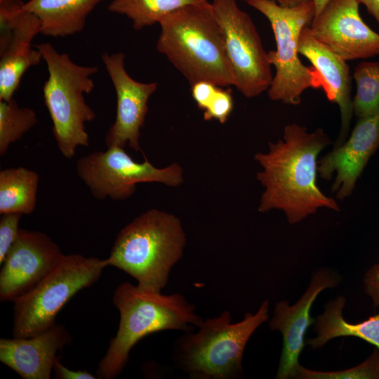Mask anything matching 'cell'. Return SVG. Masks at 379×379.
I'll return each mask as SVG.
<instances>
[{
  "instance_id": "cell-16",
  "label": "cell",
  "mask_w": 379,
  "mask_h": 379,
  "mask_svg": "<svg viewBox=\"0 0 379 379\" xmlns=\"http://www.w3.org/2000/svg\"><path fill=\"white\" fill-rule=\"evenodd\" d=\"M379 147V114L359 119L348 140L323 157L317 173L328 180L336 173L332 192L338 199L350 197L371 157Z\"/></svg>"
},
{
  "instance_id": "cell-3",
  "label": "cell",
  "mask_w": 379,
  "mask_h": 379,
  "mask_svg": "<svg viewBox=\"0 0 379 379\" xmlns=\"http://www.w3.org/2000/svg\"><path fill=\"white\" fill-rule=\"evenodd\" d=\"M112 301L119 312V324L98 364V378L117 377L131 349L147 335L166 330L191 331L203 321L195 312V306L182 295L149 292L128 282L117 287Z\"/></svg>"
},
{
  "instance_id": "cell-27",
  "label": "cell",
  "mask_w": 379,
  "mask_h": 379,
  "mask_svg": "<svg viewBox=\"0 0 379 379\" xmlns=\"http://www.w3.org/2000/svg\"><path fill=\"white\" fill-rule=\"evenodd\" d=\"M0 218V263L15 241L19 230V222L22 215L20 213H8L1 215Z\"/></svg>"
},
{
  "instance_id": "cell-20",
  "label": "cell",
  "mask_w": 379,
  "mask_h": 379,
  "mask_svg": "<svg viewBox=\"0 0 379 379\" xmlns=\"http://www.w3.org/2000/svg\"><path fill=\"white\" fill-rule=\"evenodd\" d=\"M345 303V297L339 295L325 305L324 312L317 317L313 324L316 336L305 340L306 345L316 350L335 338L353 336L379 348V314L361 322L352 324L343 317Z\"/></svg>"
},
{
  "instance_id": "cell-17",
  "label": "cell",
  "mask_w": 379,
  "mask_h": 379,
  "mask_svg": "<svg viewBox=\"0 0 379 379\" xmlns=\"http://www.w3.org/2000/svg\"><path fill=\"white\" fill-rule=\"evenodd\" d=\"M66 328L55 324L28 338L0 339V361L24 379H49L58 352L71 343Z\"/></svg>"
},
{
  "instance_id": "cell-29",
  "label": "cell",
  "mask_w": 379,
  "mask_h": 379,
  "mask_svg": "<svg viewBox=\"0 0 379 379\" xmlns=\"http://www.w3.org/2000/svg\"><path fill=\"white\" fill-rule=\"evenodd\" d=\"M363 282L365 293L372 300L373 307H379V262L366 271Z\"/></svg>"
},
{
  "instance_id": "cell-26",
  "label": "cell",
  "mask_w": 379,
  "mask_h": 379,
  "mask_svg": "<svg viewBox=\"0 0 379 379\" xmlns=\"http://www.w3.org/2000/svg\"><path fill=\"white\" fill-rule=\"evenodd\" d=\"M234 107V100L230 88L218 87L207 107L204 110L205 121L217 120L225 123Z\"/></svg>"
},
{
  "instance_id": "cell-31",
  "label": "cell",
  "mask_w": 379,
  "mask_h": 379,
  "mask_svg": "<svg viewBox=\"0 0 379 379\" xmlns=\"http://www.w3.org/2000/svg\"><path fill=\"white\" fill-rule=\"evenodd\" d=\"M357 1L366 6L369 14L375 19L379 25V0H357Z\"/></svg>"
},
{
  "instance_id": "cell-23",
  "label": "cell",
  "mask_w": 379,
  "mask_h": 379,
  "mask_svg": "<svg viewBox=\"0 0 379 379\" xmlns=\"http://www.w3.org/2000/svg\"><path fill=\"white\" fill-rule=\"evenodd\" d=\"M357 91L353 112L359 119L379 114V61H363L355 67Z\"/></svg>"
},
{
  "instance_id": "cell-9",
  "label": "cell",
  "mask_w": 379,
  "mask_h": 379,
  "mask_svg": "<svg viewBox=\"0 0 379 379\" xmlns=\"http://www.w3.org/2000/svg\"><path fill=\"white\" fill-rule=\"evenodd\" d=\"M76 171L98 200H126L141 182L178 187L184 181L183 169L178 163L161 168L153 166L146 157L139 163L119 146L108 147L105 151H95L79 158Z\"/></svg>"
},
{
  "instance_id": "cell-21",
  "label": "cell",
  "mask_w": 379,
  "mask_h": 379,
  "mask_svg": "<svg viewBox=\"0 0 379 379\" xmlns=\"http://www.w3.org/2000/svg\"><path fill=\"white\" fill-rule=\"evenodd\" d=\"M39 177L24 167L0 171V214L32 213L36 204Z\"/></svg>"
},
{
  "instance_id": "cell-15",
  "label": "cell",
  "mask_w": 379,
  "mask_h": 379,
  "mask_svg": "<svg viewBox=\"0 0 379 379\" xmlns=\"http://www.w3.org/2000/svg\"><path fill=\"white\" fill-rule=\"evenodd\" d=\"M340 280L335 272L320 268L314 272L308 287L295 304L290 305L287 300L276 303L269 327L279 331L283 338L277 379L296 378L299 357L306 345L305 333L315 321L310 316L312 305L321 291L336 287Z\"/></svg>"
},
{
  "instance_id": "cell-33",
  "label": "cell",
  "mask_w": 379,
  "mask_h": 379,
  "mask_svg": "<svg viewBox=\"0 0 379 379\" xmlns=\"http://www.w3.org/2000/svg\"><path fill=\"white\" fill-rule=\"evenodd\" d=\"M277 3L282 6L291 7L298 5L307 0H274Z\"/></svg>"
},
{
  "instance_id": "cell-25",
  "label": "cell",
  "mask_w": 379,
  "mask_h": 379,
  "mask_svg": "<svg viewBox=\"0 0 379 379\" xmlns=\"http://www.w3.org/2000/svg\"><path fill=\"white\" fill-rule=\"evenodd\" d=\"M295 378L300 379H379V348L360 364L335 371H314L298 366Z\"/></svg>"
},
{
  "instance_id": "cell-13",
  "label": "cell",
  "mask_w": 379,
  "mask_h": 379,
  "mask_svg": "<svg viewBox=\"0 0 379 379\" xmlns=\"http://www.w3.org/2000/svg\"><path fill=\"white\" fill-rule=\"evenodd\" d=\"M359 6L357 0H331L310 25L318 41L346 61L379 55V34L364 22Z\"/></svg>"
},
{
  "instance_id": "cell-19",
  "label": "cell",
  "mask_w": 379,
  "mask_h": 379,
  "mask_svg": "<svg viewBox=\"0 0 379 379\" xmlns=\"http://www.w3.org/2000/svg\"><path fill=\"white\" fill-rule=\"evenodd\" d=\"M102 0H29L22 8L35 15L40 34L66 37L83 31L88 15Z\"/></svg>"
},
{
  "instance_id": "cell-30",
  "label": "cell",
  "mask_w": 379,
  "mask_h": 379,
  "mask_svg": "<svg viewBox=\"0 0 379 379\" xmlns=\"http://www.w3.org/2000/svg\"><path fill=\"white\" fill-rule=\"evenodd\" d=\"M55 378L59 379H95L93 374L84 370H72L65 366L59 359L53 366Z\"/></svg>"
},
{
  "instance_id": "cell-1",
  "label": "cell",
  "mask_w": 379,
  "mask_h": 379,
  "mask_svg": "<svg viewBox=\"0 0 379 379\" xmlns=\"http://www.w3.org/2000/svg\"><path fill=\"white\" fill-rule=\"evenodd\" d=\"M331 142L324 131L308 132L296 124L284 127L283 139L269 142L267 153L258 152L255 160L262 170L257 180L264 187L258 211H282L290 224H295L319 208L339 211L335 199L317 185V157Z\"/></svg>"
},
{
  "instance_id": "cell-8",
  "label": "cell",
  "mask_w": 379,
  "mask_h": 379,
  "mask_svg": "<svg viewBox=\"0 0 379 379\" xmlns=\"http://www.w3.org/2000/svg\"><path fill=\"white\" fill-rule=\"evenodd\" d=\"M107 266L106 259L65 254L36 286L13 301V337H31L53 326L63 306L94 284Z\"/></svg>"
},
{
  "instance_id": "cell-24",
  "label": "cell",
  "mask_w": 379,
  "mask_h": 379,
  "mask_svg": "<svg viewBox=\"0 0 379 379\" xmlns=\"http://www.w3.org/2000/svg\"><path fill=\"white\" fill-rule=\"evenodd\" d=\"M37 122L32 109L19 107L13 98L0 100V155L4 156L10 145L20 140Z\"/></svg>"
},
{
  "instance_id": "cell-5",
  "label": "cell",
  "mask_w": 379,
  "mask_h": 379,
  "mask_svg": "<svg viewBox=\"0 0 379 379\" xmlns=\"http://www.w3.org/2000/svg\"><path fill=\"white\" fill-rule=\"evenodd\" d=\"M270 302L264 300L255 313L232 323L230 312L202 321L197 332H185L175 342L174 361L194 379H230L243 371L246 345L255 331L269 316Z\"/></svg>"
},
{
  "instance_id": "cell-28",
  "label": "cell",
  "mask_w": 379,
  "mask_h": 379,
  "mask_svg": "<svg viewBox=\"0 0 379 379\" xmlns=\"http://www.w3.org/2000/svg\"><path fill=\"white\" fill-rule=\"evenodd\" d=\"M218 87L207 81H199L191 86L192 96L200 109L204 111L207 107Z\"/></svg>"
},
{
  "instance_id": "cell-12",
  "label": "cell",
  "mask_w": 379,
  "mask_h": 379,
  "mask_svg": "<svg viewBox=\"0 0 379 379\" xmlns=\"http://www.w3.org/2000/svg\"><path fill=\"white\" fill-rule=\"evenodd\" d=\"M65 254L46 234L20 229L0 272V300L14 301L49 274Z\"/></svg>"
},
{
  "instance_id": "cell-34",
  "label": "cell",
  "mask_w": 379,
  "mask_h": 379,
  "mask_svg": "<svg viewBox=\"0 0 379 379\" xmlns=\"http://www.w3.org/2000/svg\"><path fill=\"white\" fill-rule=\"evenodd\" d=\"M13 1H17V0H0V4H4V3H6V2Z\"/></svg>"
},
{
  "instance_id": "cell-6",
  "label": "cell",
  "mask_w": 379,
  "mask_h": 379,
  "mask_svg": "<svg viewBox=\"0 0 379 379\" xmlns=\"http://www.w3.org/2000/svg\"><path fill=\"white\" fill-rule=\"evenodd\" d=\"M41 52L48 77L43 86L45 105L53 123V135L61 154L72 158L79 147H88L89 137L85 124L96 117L86 102L95 84V66L75 63L65 53H59L49 43L35 46Z\"/></svg>"
},
{
  "instance_id": "cell-14",
  "label": "cell",
  "mask_w": 379,
  "mask_h": 379,
  "mask_svg": "<svg viewBox=\"0 0 379 379\" xmlns=\"http://www.w3.org/2000/svg\"><path fill=\"white\" fill-rule=\"evenodd\" d=\"M122 52H104L101 60L114 86L117 96V109L114 123L105 137L106 146L126 145L135 152L141 151L140 129L145 123L147 103L157 91V82L142 83L133 79L124 66Z\"/></svg>"
},
{
  "instance_id": "cell-2",
  "label": "cell",
  "mask_w": 379,
  "mask_h": 379,
  "mask_svg": "<svg viewBox=\"0 0 379 379\" xmlns=\"http://www.w3.org/2000/svg\"><path fill=\"white\" fill-rule=\"evenodd\" d=\"M159 25L157 51L190 86L201 81L222 88L234 86L223 35L211 1L181 8Z\"/></svg>"
},
{
  "instance_id": "cell-7",
  "label": "cell",
  "mask_w": 379,
  "mask_h": 379,
  "mask_svg": "<svg viewBox=\"0 0 379 379\" xmlns=\"http://www.w3.org/2000/svg\"><path fill=\"white\" fill-rule=\"evenodd\" d=\"M246 2L268 20L276 41L277 49L267 52L269 61L276 69L267 91L269 98L273 101L298 105L305 90L324 89V81L319 72L304 65L298 56L300 35L315 17L313 1L307 0L291 7L282 6L274 0Z\"/></svg>"
},
{
  "instance_id": "cell-22",
  "label": "cell",
  "mask_w": 379,
  "mask_h": 379,
  "mask_svg": "<svg viewBox=\"0 0 379 379\" xmlns=\"http://www.w3.org/2000/svg\"><path fill=\"white\" fill-rule=\"evenodd\" d=\"M209 0H111L109 11L124 15L135 30L159 24L166 16L187 6Z\"/></svg>"
},
{
  "instance_id": "cell-4",
  "label": "cell",
  "mask_w": 379,
  "mask_h": 379,
  "mask_svg": "<svg viewBox=\"0 0 379 379\" xmlns=\"http://www.w3.org/2000/svg\"><path fill=\"white\" fill-rule=\"evenodd\" d=\"M185 244L186 235L180 219L152 208L120 230L106 260L107 266L134 278L140 288L161 293Z\"/></svg>"
},
{
  "instance_id": "cell-18",
  "label": "cell",
  "mask_w": 379,
  "mask_h": 379,
  "mask_svg": "<svg viewBox=\"0 0 379 379\" xmlns=\"http://www.w3.org/2000/svg\"><path fill=\"white\" fill-rule=\"evenodd\" d=\"M299 54L305 57L320 74L328 100L336 103L340 112V131L337 146L345 142L353 114L351 77L347 61L318 41L305 27L299 37Z\"/></svg>"
},
{
  "instance_id": "cell-10",
  "label": "cell",
  "mask_w": 379,
  "mask_h": 379,
  "mask_svg": "<svg viewBox=\"0 0 379 379\" xmlns=\"http://www.w3.org/2000/svg\"><path fill=\"white\" fill-rule=\"evenodd\" d=\"M224 38L234 86L245 97L270 88L273 76L267 52L250 15L236 0H211Z\"/></svg>"
},
{
  "instance_id": "cell-32",
  "label": "cell",
  "mask_w": 379,
  "mask_h": 379,
  "mask_svg": "<svg viewBox=\"0 0 379 379\" xmlns=\"http://www.w3.org/2000/svg\"><path fill=\"white\" fill-rule=\"evenodd\" d=\"M315 7V16L319 15L331 0H312Z\"/></svg>"
},
{
  "instance_id": "cell-11",
  "label": "cell",
  "mask_w": 379,
  "mask_h": 379,
  "mask_svg": "<svg viewBox=\"0 0 379 379\" xmlns=\"http://www.w3.org/2000/svg\"><path fill=\"white\" fill-rule=\"evenodd\" d=\"M22 4V0L0 4V100L12 99L25 72L43 60L32 47L40 34L39 20Z\"/></svg>"
},
{
  "instance_id": "cell-35",
  "label": "cell",
  "mask_w": 379,
  "mask_h": 379,
  "mask_svg": "<svg viewBox=\"0 0 379 379\" xmlns=\"http://www.w3.org/2000/svg\"><path fill=\"white\" fill-rule=\"evenodd\" d=\"M244 1H246V0H244Z\"/></svg>"
}]
</instances>
